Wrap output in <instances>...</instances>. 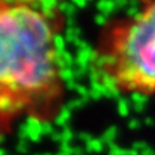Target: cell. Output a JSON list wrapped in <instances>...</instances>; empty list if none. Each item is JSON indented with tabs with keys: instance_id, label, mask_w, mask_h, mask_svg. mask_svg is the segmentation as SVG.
Here are the masks:
<instances>
[{
	"instance_id": "cell-1",
	"label": "cell",
	"mask_w": 155,
	"mask_h": 155,
	"mask_svg": "<svg viewBox=\"0 0 155 155\" xmlns=\"http://www.w3.org/2000/svg\"><path fill=\"white\" fill-rule=\"evenodd\" d=\"M58 4L0 0V134L19 120L52 123L66 98Z\"/></svg>"
},
{
	"instance_id": "cell-2",
	"label": "cell",
	"mask_w": 155,
	"mask_h": 155,
	"mask_svg": "<svg viewBox=\"0 0 155 155\" xmlns=\"http://www.w3.org/2000/svg\"><path fill=\"white\" fill-rule=\"evenodd\" d=\"M91 72L96 84L113 93L155 97V2L104 23Z\"/></svg>"
}]
</instances>
